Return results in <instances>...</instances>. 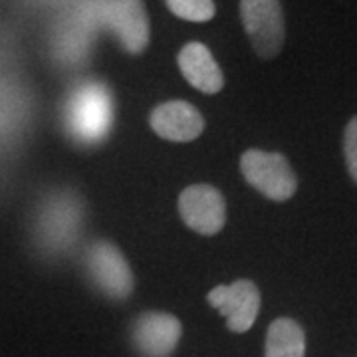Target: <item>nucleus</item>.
Returning <instances> with one entry per match:
<instances>
[{
  "mask_svg": "<svg viewBox=\"0 0 357 357\" xmlns=\"http://www.w3.org/2000/svg\"><path fill=\"white\" fill-rule=\"evenodd\" d=\"M115 102L103 82L86 79L70 89L62 105L66 135L82 147L100 145L114 128Z\"/></svg>",
  "mask_w": 357,
  "mask_h": 357,
  "instance_id": "1",
  "label": "nucleus"
},
{
  "mask_svg": "<svg viewBox=\"0 0 357 357\" xmlns=\"http://www.w3.org/2000/svg\"><path fill=\"white\" fill-rule=\"evenodd\" d=\"M178 213L189 229L201 234H217L227 218L222 195L208 185L187 187L178 197Z\"/></svg>",
  "mask_w": 357,
  "mask_h": 357,
  "instance_id": "8",
  "label": "nucleus"
},
{
  "mask_svg": "<svg viewBox=\"0 0 357 357\" xmlns=\"http://www.w3.org/2000/svg\"><path fill=\"white\" fill-rule=\"evenodd\" d=\"M181 321L171 314L147 312L135 319L131 342L143 357H169L181 340Z\"/></svg>",
  "mask_w": 357,
  "mask_h": 357,
  "instance_id": "9",
  "label": "nucleus"
},
{
  "mask_svg": "<svg viewBox=\"0 0 357 357\" xmlns=\"http://www.w3.org/2000/svg\"><path fill=\"white\" fill-rule=\"evenodd\" d=\"M178 70L185 79L203 93H217L225 86V76L211 50L201 42H189L178 52Z\"/></svg>",
  "mask_w": 357,
  "mask_h": 357,
  "instance_id": "11",
  "label": "nucleus"
},
{
  "mask_svg": "<svg viewBox=\"0 0 357 357\" xmlns=\"http://www.w3.org/2000/svg\"><path fill=\"white\" fill-rule=\"evenodd\" d=\"M344 153L347 171L351 178L357 183V115L347 123L344 135Z\"/></svg>",
  "mask_w": 357,
  "mask_h": 357,
  "instance_id": "14",
  "label": "nucleus"
},
{
  "mask_svg": "<svg viewBox=\"0 0 357 357\" xmlns=\"http://www.w3.org/2000/svg\"><path fill=\"white\" fill-rule=\"evenodd\" d=\"M241 171L256 191L272 201H288L298 189L292 167L282 153L248 149L241 157Z\"/></svg>",
  "mask_w": 357,
  "mask_h": 357,
  "instance_id": "4",
  "label": "nucleus"
},
{
  "mask_svg": "<svg viewBox=\"0 0 357 357\" xmlns=\"http://www.w3.org/2000/svg\"><path fill=\"white\" fill-rule=\"evenodd\" d=\"M86 270L91 284L112 300H126L133 292V274L115 244L96 241L86 250Z\"/></svg>",
  "mask_w": 357,
  "mask_h": 357,
  "instance_id": "5",
  "label": "nucleus"
},
{
  "mask_svg": "<svg viewBox=\"0 0 357 357\" xmlns=\"http://www.w3.org/2000/svg\"><path fill=\"white\" fill-rule=\"evenodd\" d=\"M151 128L167 141L175 143H189L197 139L204 129L203 115L189 102L175 100L157 105L151 112Z\"/></svg>",
  "mask_w": 357,
  "mask_h": 357,
  "instance_id": "10",
  "label": "nucleus"
},
{
  "mask_svg": "<svg viewBox=\"0 0 357 357\" xmlns=\"http://www.w3.org/2000/svg\"><path fill=\"white\" fill-rule=\"evenodd\" d=\"M208 304L227 319L230 332L244 333L252 328L260 312V292L255 282L236 280L229 286H217L208 292Z\"/></svg>",
  "mask_w": 357,
  "mask_h": 357,
  "instance_id": "7",
  "label": "nucleus"
},
{
  "mask_svg": "<svg viewBox=\"0 0 357 357\" xmlns=\"http://www.w3.org/2000/svg\"><path fill=\"white\" fill-rule=\"evenodd\" d=\"M100 28H107L128 54H141L149 44V20L141 0H89Z\"/></svg>",
  "mask_w": 357,
  "mask_h": 357,
  "instance_id": "3",
  "label": "nucleus"
},
{
  "mask_svg": "<svg viewBox=\"0 0 357 357\" xmlns=\"http://www.w3.org/2000/svg\"><path fill=\"white\" fill-rule=\"evenodd\" d=\"M266 357H306V333L298 321L278 318L266 333Z\"/></svg>",
  "mask_w": 357,
  "mask_h": 357,
  "instance_id": "12",
  "label": "nucleus"
},
{
  "mask_svg": "<svg viewBox=\"0 0 357 357\" xmlns=\"http://www.w3.org/2000/svg\"><path fill=\"white\" fill-rule=\"evenodd\" d=\"M241 16L255 52L264 58H276L286 38L280 0H241Z\"/></svg>",
  "mask_w": 357,
  "mask_h": 357,
  "instance_id": "6",
  "label": "nucleus"
},
{
  "mask_svg": "<svg viewBox=\"0 0 357 357\" xmlns=\"http://www.w3.org/2000/svg\"><path fill=\"white\" fill-rule=\"evenodd\" d=\"M84 220V206L79 197L72 191H60L50 195L38 211L36 217V241L40 248L60 255L70 250L77 241Z\"/></svg>",
  "mask_w": 357,
  "mask_h": 357,
  "instance_id": "2",
  "label": "nucleus"
},
{
  "mask_svg": "<svg viewBox=\"0 0 357 357\" xmlns=\"http://www.w3.org/2000/svg\"><path fill=\"white\" fill-rule=\"evenodd\" d=\"M169 10L191 22H206L215 16V2L213 0H165Z\"/></svg>",
  "mask_w": 357,
  "mask_h": 357,
  "instance_id": "13",
  "label": "nucleus"
}]
</instances>
